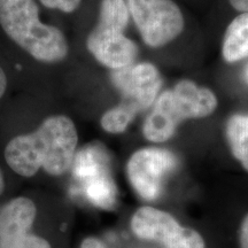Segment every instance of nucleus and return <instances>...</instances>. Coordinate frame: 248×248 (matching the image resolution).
Listing matches in <instances>:
<instances>
[{
    "label": "nucleus",
    "instance_id": "1",
    "mask_svg": "<svg viewBox=\"0 0 248 248\" xmlns=\"http://www.w3.org/2000/svg\"><path fill=\"white\" fill-rule=\"evenodd\" d=\"M78 133L66 115L49 116L33 132L9 140L5 160L9 168L22 177H32L40 169L61 176L73 166Z\"/></svg>",
    "mask_w": 248,
    "mask_h": 248
},
{
    "label": "nucleus",
    "instance_id": "2",
    "mask_svg": "<svg viewBox=\"0 0 248 248\" xmlns=\"http://www.w3.org/2000/svg\"><path fill=\"white\" fill-rule=\"evenodd\" d=\"M217 106L218 99L212 89L188 78L179 79L157 95L142 124V135L148 141L162 144L175 136L183 122L208 117Z\"/></svg>",
    "mask_w": 248,
    "mask_h": 248
},
{
    "label": "nucleus",
    "instance_id": "3",
    "mask_svg": "<svg viewBox=\"0 0 248 248\" xmlns=\"http://www.w3.org/2000/svg\"><path fill=\"white\" fill-rule=\"evenodd\" d=\"M0 26L15 44L37 61L58 63L69 53L64 33L40 21L35 0H0Z\"/></svg>",
    "mask_w": 248,
    "mask_h": 248
},
{
    "label": "nucleus",
    "instance_id": "4",
    "mask_svg": "<svg viewBox=\"0 0 248 248\" xmlns=\"http://www.w3.org/2000/svg\"><path fill=\"white\" fill-rule=\"evenodd\" d=\"M113 82L121 93V101L105 111L100 125L104 131L119 135L129 128L139 113L153 106L162 89L163 78L159 68L145 61L115 70Z\"/></svg>",
    "mask_w": 248,
    "mask_h": 248
},
{
    "label": "nucleus",
    "instance_id": "5",
    "mask_svg": "<svg viewBox=\"0 0 248 248\" xmlns=\"http://www.w3.org/2000/svg\"><path fill=\"white\" fill-rule=\"evenodd\" d=\"M129 22L125 0H101L98 22L86 38V48L99 64L115 71L137 62L138 45L125 35Z\"/></svg>",
    "mask_w": 248,
    "mask_h": 248
},
{
    "label": "nucleus",
    "instance_id": "6",
    "mask_svg": "<svg viewBox=\"0 0 248 248\" xmlns=\"http://www.w3.org/2000/svg\"><path fill=\"white\" fill-rule=\"evenodd\" d=\"M130 20L150 48H161L177 39L185 29V17L173 0H125Z\"/></svg>",
    "mask_w": 248,
    "mask_h": 248
},
{
    "label": "nucleus",
    "instance_id": "7",
    "mask_svg": "<svg viewBox=\"0 0 248 248\" xmlns=\"http://www.w3.org/2000/svg\"><path fill=\"white\" fill-rule=\"evenodd\" d=\"M130 226L139 239L159 243L163 248L206 247L199 232L184 228L169 213L151 206H142L136 210Z\"/></svg>",
    "mask_w": 248,
    "mask_h": 248
},
{
    "label": "nucleus",
    "instance_id": "8",
    "mask_svg": "<svg viewBox=\"0 0 248 248\" xmlns=\"http://www.w3.org/2000/svg\"><path fill=\"white\" fill-rule=\"evenodd\" d=\"M177 166L171 152L160 147H145L136 151L126 163L130 185L141 199L154 201L162 193L168 173Z\"/></svg>",
    "mask_w": 248,
    "mask_h": 248
},
{
    "label": "nucleus",
    "instance_id": "9",
    "mask_svg": "<svg viewBox=\"0 0 248 248\" xmlns=\"http://www.w3.org/2000/svg\"><path fill=\"white\" fill-rule=\"evenodd\" d=\"M110 161L104 145L91 142L75 154L73 166L74 177L80 184L110 175Z\"/></svg>",
    "mask_w": 248,
    "mask_h": 248
},
{
    "label": "nucleus",
    "instance_id": "10",
    "mask_svg": "<svg viewBox=\"0 0 248 248\" xmlns=\"http://www.w3.org/2000/svg\"><path fill=\"white\" fill-rule=\"evenodd\" d=\"M37 216L36 204L26 197L14 198L0 208V238L30 231Z\"/></svg>",
    "mask_w": 248,
    "mask_h": 248
},
{
    "label": "nucleus",
    "instance_id": "11",
    "mask_svg": "<svg viewBox=\"0 0 248 248\" xmlns=\"http://www.w3.org/2000/svg\"><path fill=\"white\" fill-rule=\"evenodd\" d=\"M221 54L230 64L248 59V13H239L226 27Z\"/></svg>",
    "mask_w": 248,
    "mask_h": 248
},
{
    "label": "nucleus",
    "instance_id": "12",
    "mask_svg": "<svg viewBox=\"0 0 248 248\" xmlns=\"http://www.w3.org/2000/svg\"><path fill=\"white\" fill-rule=\"evenodd\" d=\"M225 139L231 154L248 172V114H233L229 117Z\"/></svg>",
    "mask_w": 248,
    "mask_h": 248
},
{
    "label": "nucleus",
    "instance_id": "13",
    "mask_svg": "<svg viewBox=\"0 0 248 248\" xmlns=\"http://www.w3.org/2000/svg\"><path fill=\"white\" fill-rule=\"evenodd\" d=\"M86 199L102 209H113L117 202V187L110 176L82 185Z\"/></svg>",
    "mask_w": 248,
    "mask_h": 248
},
{
    "label": "nucleus",
    "instance_id": "14",
    "mask_svg": "<svg viewBox=\"0 0 248 248\" xmlns=\"http://www.w3.org/2000/svg\"><path fill=\"white\" fill-rule=\"evenodd\" d=\"M0 248H52V246L44 238L27 231L0 238Z\"/></svg>",
    "mask_w": 248,
    "mask_h": 248
},
{
    "label": "nucleus",
    "instance_id": "15",
    "mask_svg": "<svg viewBox=\"0 0 248 248\" xmlns=\"http://www.w3.org/2000/svg\"><path fill=\"white\" fill-rule=\"evenodd\" d=\"M46 8L57 9L63 13H73L79 7L83 0H39Z\"/></svg>",
    "mask_w": 248,
    "mask_h": 248
},
{
    "label": "nucleus",
    "instance_id": "16",
    "mask_svg": "<svg viewBox=\"0 0 248 248\" xmlns=\"http://www.w3.org/2000/svg\"><path fill=\"white\" fill-rule=\"evenodd\" d=\"M240 248H248V214L244 217L239 226Z\"/></svg>",
    "mask_w": 248,
    "mask_h": 248
},
{
    "label": "nucleus",
    "instance_id": "17",
    "mask_svg": "<svg viewBox=\"0 0 248 248\" xmlns=\"http://www.w3.org/2000/svg\"><path fill=\"white\" fill-rule=\"evenodd\" d=\"M80 248H107L104 243L94 237H89L83 240Z\"/></svg>",
    "mask_w": 248,
    "mask_h": 248
},
{
    "label": "nucleus",
    "instance_id": "18",
    "mask_svg": "<svg viewBox=\"0 0 248 248\" xmlns=\"http://www.w3.org/2000/svg\"><path fill=\"white\" fill-rule=\"evenodd\" d=\"M234 11L239 13H248V0H228Z\"/></svg>",
    "mask_w": 248,
    "mask_h": 248
},
{
    "label": "nucleus",
    "instance_id": "19",
    "mask_svg": "<svg viewBox=\"0 0 248 248\" xmlns=\"http://www.w3.org/2000/svg\"><path fill=\"white\" fill-rule=\"evenodd\" d=\"M6 89H7V77H6L4 69L0 67V99L5 94Z\"/></svg>",
    "mask_w": 248,
    "mask_h": 248
},
{
    "label": "nucleus",
    "instance_id": "20",
    "mask_svg": "<svg viewBox=\"0 0 248 248\" xmlns=\"http://www.w3.org/2000/svg\"><path fill=\"white\" fill-rule=\"evenodd\" d=\"M4 190H5V179H4V176H2L1 170H0V195L2 194Z\"/></svg>",
    "mask_w": 248,
    "mask_h": 248
},
{
    "label": "nucleus",
    "instance_id": "21",
    "mask_svg": "<svg viewBox=\"0 0 248 248\" xmlns=\"http://www.w3.org/2000/svg\"><path fill=\"white\" fill-rule=\"evenodd\" d=\"M246 75H247V78H248V67H247V71H246Z\"/></svg>",
    "mask_w": 248,
    "mask_h": 248
}]
</instances>
